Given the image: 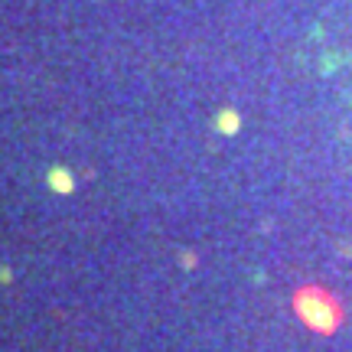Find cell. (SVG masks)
<instances>
[{
	"instance_id": "1",
	"label": "cell",
	"mask_w": 352,
	"mask_h": 352,
	"mask_svg": "<svg viewBox=\"0 0 352 352\" xmlns=\"http://www.w3.org/2000/svg\"><path fill=\"white\" fill-rule=\"evenodd\" d=\"M50 186L56 189V192H72V189H76V176L69 173L65 166H52L50 170Z\"/></svg>"
},
{
	"instance_id": "2",
	"label": "cell",
	"mask_w": 352,
	"mask_h": 352,
	"mask_svg": "<svg viewBox=\"0 0 352 352\" xmlns=\"http://www.w3.org/2000/svg\"><path fill=\"white\" fill-rule=\"evenodd\" d=\"M232 124H239V118H232V114H226V118H222V127H226V131H228V127H232Z\"/></svg>"
}]
</instances>
